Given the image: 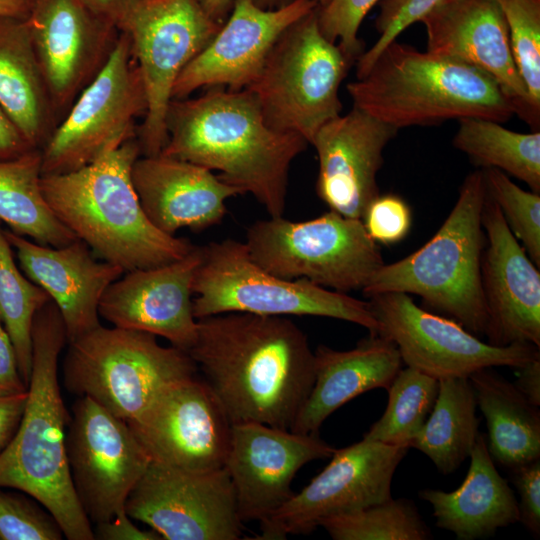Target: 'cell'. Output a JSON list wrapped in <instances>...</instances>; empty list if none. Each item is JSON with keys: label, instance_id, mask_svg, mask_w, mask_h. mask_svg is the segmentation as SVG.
Wrapping results in <instances>:
<instances>
[{"label": "cell", "instance_id": "6da1fadb", "mask_svg": "<svg viewBox=\"0 0 540 540\" xmlns=\"http://www.w3.org/2000/svg\"><path fill=\"white\" fill-rule=\"evenodd\" d=\"M188 354L231 425L290 430L315 379L307 335L286 316L228 312L197 319Z\"/></svg>", "mask_w": 540, "mask_h": 540}, {"label": "cell", "instance_id": "7a4b0ae2", "mask_svg": "<svg viewBox=\"0 0 540 540\" xmlns=\"http://www.w3.org/2000/svg\"><path fill=\"white\" fill-rule=\"evenodd\" d=\"M168 139L161 154L209 170L250 193L270 217L283 216L291 163L309 144L270 127L247 90L211 89L196 98L172 99Z\"/></svg>", "mask_w": 540, "mask_h": 540}, {"label": "cell", "instance_id": "3957f363", "mask_svg": "<svg viewBox=\"0 0 540 540\" xmlns=\"http://www.w3.org/2000/svg\"><path fill=\"white\" fill-rule=\"evenodd\" d=\"M67 343L63 318L50 299L34 317L27 402L13 440L0 455V488H15L35 499L54 516L67 539L93 540L66 455L70 414L60 391L58 365Z\"/></svg>", "mask_w": 540, "mask_h": 540}, {"label": "cell", "instance_id": "277c9868", "mask_svg": "<svg viewBox=\"0 0 540 540\" xmlns=\"http://www.w3.org/2000/svg\"><path fill=\"white\" fill-rule=\"evenodd\" d=\"M140 155L134 137L78 170L41 177L43 196L61 223L124 272L177 261L195 247L146 216L131 179Z\"/></svg>", "mask_w": 540, "mask_h": 540}, {"label": "cell", "instance_id": "5b68a950", "mask_svg": "<svg viewBox=\"0 0 540 540\" xmlns=\"http://www.w3.org/2000/svg\"><path fill=\"white\" fill-rule=\"evenodd\" d=\"M347 91L353 106L398 129L467 117L504 123L515 115L511 100L485 72L397 40Z\"/></svg>", "mask_w": 540, "mask_h": 540}, {"label": "cell", "instance_id": "8992f818", "mask_svg": "<svg viewBox=\"0 0 540 540\" xmlns=\"http://www.w3.org/2000/svg\"><path fill=\"white\" fill-rule=\"evenodd\" d=\"M483 170L469 173L458 199L435 235L417 251L383 264L362 289L365 297L383 292L415 294L435 313L483 337L487 312L481 283L485 248L482 210Z\"/></svg>", "mask_w": 540, "mask_h": 540}, {"label": "cell", "instance_id": "52a82bcc", "mask_svg": "<svg viewBox=\"0 0 540 540\" xmlns=\"http://www.w3.org/2000/svg\"><path fill=\"white\" fill-rule=\"evenodd\" d=\"M67 344L65 388L126 422L135 420L165 387L198 374L187 352L162 346L157 336L143 331L100 325Z\"/></svg>", "mask_w": 540, "mask_h": 540}, {"label": "cell", "instance_id": "ba28073f", "mask_svg": "<svg viewBox=\"0 0 540 540\" xmlns=\"http://www.w3.org/2000/svg\"><path fill=\"white\" fill-rule=\"evenodd\" d=\"M193 279L196 319L243 312L271 316H321L355 323L377 334L368 301L319 286L306 279L275 276L250 257L245 243L234 239L202 246Z\"/></svg>", "mask_w": 540, "mask_h": 540}, {"label": "cell", "instance_id": "9c48e42d", "mask_svg": "<svg viewBox=\"0 0 540 540\" xmlns=\"http://www.w3.org/2000/svg\"><path fill=\"white\" fill-rule=\"evenodd\" d=\"M317 8L279 37L260 74L245 88L270 127L310 144L324 124L341 115L339 87L353 64L320 31Z\"/></svg>", "mask_w": 540, "mask_h": 540}, {"label": "cell", "instance_id": "30bf717a", "mask_svg": "<svg viewBox=\"0 0 540 540\" xmlns=\"http://www.w3.org/2000/svg\"><path fill=\"white\" fill-rule=\"evenodd\" d=\"M245 244L251 259L267 272L341 293L362 291L384 264L362 220L331 210L306 221L283 216L257 221L248 228Z\"/></svg>", "mask_w": 540, "mask_h": 540}, {"label": "cell", "instance_id": "8fae6325", "mask_svg": "<svg viewBox=\"0 0 540 540\" xmlns=\"http://www.w3.org/2000/svg\"><path fill=\"white\" fill-rule=\"evenodd\" d=\"M220 27L198 0L128 1L117 28L130 39L146 95L137 138L142 156H155L163 150L173 87Z\"/></svg>", "mask_w": 540, "mask_h": 540}, {"label": "cell", "instance_id": "7c38bea8", "mask_svg": "<svg viewBox=\"0 0 540 540\" xmlns=\"http://www.w3.org/2000/svg\"><path fill=\"white\" fill-rule=\"evenodd\" d=\"M146 95L128 35L119 30L111 53L41 149L42 175L78 170L135 137Z\"/></svg>", "mask_w": 540, "mask_h": 540}, {"label": "cell", "instance_id": "4fadbf2b", "mask_svg": "<svg viewBox=\"0 0 540 540\" xmlns=\"http://www.w3.org/2000/svg\"><path fill=\"white\" fill-rule=\"evenodd\" d=\"M377 334L392 341L408 367L435 379L468 378L479 369H517L540 358L529 343L496 346L456 321L417 306L409 294L383 292L368 297Z\"/></svg>", "mask_w": 540, "mask_h": 540}, {"label": "cell", "instance_id": "5bb4252c", "mask_svg": "<svg viewBox=\"0 0 540 540\" xmlns=\"http://www.w3.org/2000/svg\"><path fill=\"white\" fill-rule=\"evenodd\" d=\"M66 455L75 493L89 521L125 513L126 500L151 459L129 424L89 397L72 406Z\"/></svg>", "mask_w": 540, "mask_h": 540}, {"label": "cell", "instance_id": "9a60e30c", "mask_svg": "<svg viewBox=\"0 0 540 540\" xmlns=\"http://www.w3.org/2000/svg\"><path fill=\"white\" fill-rule=\"evenodd\" d=\"M125 511L166 540H239L243 522L225 468L189 471L151 461Z\"/></svg>", "mask_w": 540, "mask_h": 540}, {"label": "cell", "instance_id": "2e32d148", "mask_svg": "<svg viewBox=\"0 0 540 540\" xmlns=\"http://www.w3.org/2000/svg\"><path fill=\"white\" fill-rule=\"evenodd\" d=\"M409 449L365 439L336 449L307 486L259 522L260 534L255 539L308 534L326 518L391 498L394 473Z\"/></svg>", "mask_w": 540, "mask_h": 540}, {"label": "cell", "instance_id": "e0dca14e", "mask_svg": "<svg viewBox=\"0 0 540 540\" xmlns=\"http://www.w3.org/2000/svg\"><path fill=\"white\" fill-rule=\"evenodd\" d=\"M127 423L151 461L199 472L224 468L232 425L198 374L165 387Z\"/></svg>", "mask_w": 540, "mask_h": 540}, {"label": "cell", "instance_id": "ac0fdd59", "mask_svg": "<svg viewBox=\"0 0 540 540\" xmlns=\"http://www.w3.org/2000/svg\"><path fill=\"white\" fill-rule=\"evenodd\" d=\"M29 1L31 38L58 124L108 59L119 29L83 0Z\"/></svg>", "mask_w": 540, "mask_h": 540}, {"label": "cell", "instance_id": "d6986e66", "mask_svg": "<svg viewBox=\"0 0 540 540\" xmlns=\"http://www.w3.org/2000/svg\"><path fill=\"white\" fill-rule=\"evenodd\" d=\"M335 450L318 433L302 434L255 422L232 425L224 468L240 520H265L293 496L291 483L299 469L331 457Z\"/></svg>", "mask_w": 540, "mask_h": 540}, {"label": "cell", "instance_id": "ffe728a7", "mask_svg": "<svg viewBox=\"0 0 540 540\" xmlns=\"http://www.w3.org/2000/svg\"><path fill=\"white\" fill-rule=\"evenodd\" d=\"M318 6L316 0H292L265 9L255 0H234L227 22L179 75L172 98H186L203 87L247 88L279 37Z\"/></svg>", "mask_w": 540, "mask_h": 540}, {"label": "cell", "instance_id": "44dd1931", "mask_svg": "<svg viewBox=\"0 0 540 540\" xmlns=\"http://www.w3.org/2000/svg\"><path fill=\"white\" fill-rule=\"evenodd\" d=\"M485 248L481 283L488 343H529L540 348V272L488 196L482 210Z\"/></svg>", "mask_w": 540, "mask_h": 540}, {"label": "cell", "instance_id": "7402d4cb", "mask_svg": "<svg viewBox=\"0 0 540 540\" xmlns=\"http://www.w3.org/2000/svg\"><path fill=\"white\" fill-rule=\"evenodd\" d=\"M202 255L195 245L177 261L125 272L103 294L99 315L114 327L163 337L188 352L197 336L192 285Z\"/></svg>", "mask_w": 540, "mask_h": 540}, {"label": "cell", "instance_id": "603a6c76", "mask_svg": "<svg viewBox=\"0 0 540 540\" xmlns=\"http://www.w3.org/2000/svg\"><path fill=\"white\" fill-rule=\"evenodd\" d=\"M398 128L355 106L324 124L314 136L318 197L342 216L361 219L380 192L377 174L383 152Z\"/></svg>", "mask_w": 540, "mask_h": 540}, {"label": "cell", "instance_id": "cb8c5ba5", "mask_svg": "<svg viewBox=\"0 0 540 540\" xmlns=\"http://www.w3.org/2000/svg\"><path fill=\"white\" fill-rule=\"evenodd\" d=\"M420 22L425 27L428 52L488 74L511 100L515 114L523 118L526 90L514 63L506 20L496 0H441Z\"/></svg>", "mask_w": 540, "mask_h": 540}, {"label": "cell", "instance_id": "d4e9b609", "mask_svg": "<svg viewBox=\"0 0 540 540\" xmlns=\"http://www.w3.org/2000/svg\"><path fill=\"white\" fill-rule=\"evenodd\" d=\"M23 273L57 306L68 342L99 327V303L107 288L125 272L95 259L80 239L61 246L38 244L4 230Z\"/></svg>", "mask_w": 540, "mask_h": 540}, {"label": "cell", "instance_id": "484cf974", "mask_svg": "<svg viewBox=\"0 0 540 540\" xmlns=\"http://www.w3.org/2000/svg\"><path fill=\"white\" fill-rule=\"evenodd\" d=\"M131 179L150 222L169 235L181 228L198 232L219 223L227 212L226 201L242 195L211 170L161 153L140 155Z\"/></svg>", "mask_w": 540, "mask_h": 540}, {"label": "cell", "instance_id": "4316f807", "mask_svg": "<svg viewBox=\"0 0 540 540\" xmlns=\"http://www.w3.org/2000/svg\"><path fill=\"white\" fill-rule=\"evenodd\" d=\"M315 379L291 431L318 433L337 409L367 391L388 389L403 365L396 345L369 334L350 350L319 345L314 351Z\"/></svg>", "mask_w": 540, "mask_h": 540}, {"label": "cell", "instance_id": "83f0119b", "mask_svg": "<svg viewBox=\"0 0 540 540\" xmlns=\"http://www.w3.org/2000/svg\"><path fill=\"white\" fill-rule=\"evenodd\" d=\"M469 458L467 475L456 490L419 491L433 509L436 526L459 540L491 537L519 520L515 494L497 471L484 434H479Z\"/></svg>", "mask_w": 540, "mask_h": 540}, {"label": "cell", "instance_id": "f1b7e54d", "mask_svg": "<svg viewBox=\"0 0 540 540\" xmlns=\"http://www.w3.org/2000/svg\"><path fill=\"white\" fill-rule=\"evenodd\" d=\"M0 105L33 148L57 126L27 17L0 16Z\"/></svg>", "mask_w": 540, "mask_h": 540}, {"label": "cell", "instance_id": "f546056e", "mask_svg": "<svg viewBox=\"0 0 540 540\" xmlns=\"http://www.w3.org/2000/svg\"><path fill=\"white\" fill-rule=\"evenodd\" d=\"M486 419L487 446L495 463L512 470L540 459V411L493 367L469 377Z\"/></svg>", "mask_w": 540, "mask_h": 540}, {"label": "cell", "instance_id": "4dcf8cb0", "mask_svg": "<svg viewBox=\"0 0 540 540\" xmlns=\"http://www.w3.org/2000/svg\"><path fill=\"white\" fill-rule=\"evenodd\" d=\"M42 156L33 149L0 161V222L20 236L51 247L65 246L77 237L55 216L41 189Z\"/></svg>", "mask_w": 540, "mask_h": 540}, {"label": "cell", "instance_id": "1f68e13d", "mask_svg": "<svg viewBox=\"0 0 540 540\" xmlns=\"http://www.w3.org/2000/svg\"><path fill=\"white\" fill-rule=\"evenodd\" d=\"M476 396L469 378L439 380L434 406L410 448L425 454L442 474L466 460L480 434Z\"/></svg>", "mask_w": 540, "mask_h": 540}, {"label": "cell", "instance_id": "d6a6232c", "mask_svg": "<svg viewBox=\"0 0 540 540\" xmlns=\"http://www.w3.org/2000/svg\"><path fill=\"white\" fill-rule=\"evenodd\" d=\"M458 121L452 141L457 150L465 153L474 165L498 169L540 194V131L519 133L483 118Z\"/></svg>", "mask_w": 540, "mask_h": 540}, {"label": "cell", "instance_id": "836d02e7", "mask_svg": "<svg viewBox=\"0 0 540 540\" xmlns=\"http://www.w3.org/2000/svg\"><path fill=\"white\" fill-rule=\"evenodd\" d=\"M49 300V295L18 268L0 223V318L14 345L26 386L32 371L34 317Z\"/></svg>", "mask_w": 540, "mask_h": 540}, {"label": "cell", "instance_id": "e575fe53", "mask_svg": "<svg viewBox=\"0 0 540 540\" xmlns=\"http://www.w3.org/2000/svg\"><path fill=\"white\" fill-rule=\"evenodd\" d=\"M439 381L411 367L400 369L388 387V404L363 439L387 445L411 446L430 414Z\"/></svg>", "mask_w": 540, "mask_h": 540}, {"label": "cell", "instance_id": "d590c367", "mask_svg": "<svg viewBox=\"0 0 540 540\" xmlns=\"http://www.w3.org/2000/svg\"><path fill=\"white\" fill-rule=\"evenodd\" d=\"M334 540H426L432 537L417 506L410 499L392 497L360 510L324 519Z\"/></svg>", "mask_w": 540, "mask_h": 540}, {"label": "cell", "instance_id": "8d00e7d4", "mask_svg": "<svg viewBox=\"0 0 540 540\" xmlns=\"http://www.w3.org/2000/svg\"><path fill=\"white\" fill-rule=\"evenodd\" d=\"M506 20L510 48L526 90L522 120L540 131V0H496Z\"/></svg>", "mask_w": 540, "mask_h": 540}, {"label": "cell", "instance_id": "74e56055", "mask_svg": "<svg viewBox=\"0 0 540 540\" xmlns=\"http://www.w3.org/2000/svg\"><path fill=\"white\" fill-rule=\"evenodd\" d=\"M482 170L488 196L498 205L509 229L539 268L540 194L523 190L498 169Z\"/></svg>", "mask_w": 540, "mask_h": 540}, {"label": "cell", "instance_id": "f35d334b", "mask_svg": "<svg viewBox=\"0 0 540 540\" xmlns=\"http://www.w3.org/2000/svg\"><path fill=\"white\" fill-rule=\"evenodd\" d=\"M54 516L27 497L0 491V540H60Z\"/></svg>", "mask_w": 540, "mask_h": 540}, {"label": "cell", "instance_id": "ab89813d", "mask_svg": "<svg viewBox=\"0 0 540 540\" xmlns=\"http://www.w3.org/2000/svg\"><path fill=\"white\" fill-rule=\"evenodd\" d=\"M381 0H330L318 6L317 21L322 34L336 43L354 63L364 52L358 31L365 16Z\"/></svg>", "mask_w": 540, "mask_h": 540}, {"label": "cell", "instance_id": "60d3db41", "mask_svg": "<svg viewBox=\"0 0 540 540\" xmlns=\"http://www.w3.org/2000/svg\"><path fill=\"white\" fill-rule=\"evenodd\" d=\"M441 0H381L375 27L379 38L356 61L357 79L362 78L379 53L409 26L421 18Z\"/></svg>", "mask_w": 540, "mask_h": 540}, {"label": "cell", "instance_id": "b9f144b4", "mask_svg": "<svg viewBox=\"0 0 540 540\" xmlns=\"http://www.w3.org/2000/svg\"><path fill=\"white\" fill-rule=\"evenodd\" d=\"M368 235L377 244H395L409 233L411 210L406 201L395 194L378 195L366 207L361 218Z\"/></svg>", "mask_w": 540, "mask_h": 540}, {"label": "cell", "instance_id": "7bdbcfd3", "mask_svg": "<svg viewBox=\"0 0 540 540\" xmlns=\"http://www.w3.org/2000/svg\"><path fill=\"white\" fill-rule=\"evenodd\" d=\"M511 480L520 497L519 522L535 537L540 536V459L512 470Z\"/></svg>", "mask_w": 540, "mask_h": 540}, {"label": "cell", "instance_id": "ee69618b", "mask_svg": "<svg viewBox=\"0 0 540 540\" xmlns=\"http://www.w3.org/2000/svg\"><path fill=\"white\" fill-rule=\"evenodd\" d=\"M27 391L18 366L12 340L0 318V395H12Z\"/></svg>", "mask_w": 540, "mask_h": 540}, {"label": "cell", "instance_id": "f6af8a7d", "mask_svg": "<svg viewBox=\"0 0 540 540\" xmlns=\"http://www.w3.org/2000/svg\"><path fill=\"white\" fill-rule=\"evenodd\" d=\"M94 537L100 540H161L154 530L137 527L128 516L122 513L113 519L95 524Z\"/></svg>", "mask_w": 540, "mask_h": 540}, {"label": "cell", "instance_id": "bcb514c9", "mask_svg": "<svg viewBox=\"0 0 540 540\" xmlns=\"http://www.w3.org/2000/svg\"><path fill=\"white\" fill-rule=\"evenodd\" d=\"M28 392L0 395V455L13 440L27 402Z\"/></svg>", "mask_w": 540, "mask_h": 540}, {"label": "cell", "instance_id": "7dc6e473", "mask_svg": "<svg viewBox=\"0 0 540 540\" xmlns=\"http://www.w3.org/2000/svg\"><path fill=\"white\" fill-rule=\"evenodd\" d=\"M22 132L0 105V161L17 158L33 150Z\"/></svg>", "mask_w": 540, "mask_h": 540}, {"label": "cell", "instance_id": "c3c4849f", "mask_svg": "<svg viewBox=\"0 0 540 540\" xmlns=\"http://www.w3.org/2000/svg\"><path fill=\"white\" fill-rule=\"evenodd\" d=\"M517 379L513 384L533 405L540 406V358L531 360L515 369Z\"/></svg>", "mask_w": 540, "mask_h": 540}, {"label": "cell", "instance_id": "681fc988", "mask_svg": "<svg viewBox=\"0 0 540 540\" xmlns=\"http://www.w3.org/2000/svg\"><path fill=\"white\" fill-rule=\"evenodd\" d=\"M205 12L216 21L226 14L232 0H198ZM292 0H255L265 9H274L289 3Z\"/></svg>", "mask_w": 540, "mask_h": 540}, {"label": "cell", "instance_id": "f907efd6", "mask_svg": "<svg viewBox=\"0 0 540 540\" xmlns=\"http://www.w3.org/2000/svg\"><path fill=\"white\" fill-rule=\"evenodd\" d=\"M100 17L117 26L129 0H83Z\"/></svg>", "mask_w": 540, "mask_h": 540}, {"label": "cell", "instance_id": "816d5d0a", "mask_svg": "<svg viewBox=\"0 0 540 540\" xmlns=\"http://www.w3.org/2000/svg\"><path fill=\"white\" fill-rule=\"evenodd\" d=\"M29 0H0V16L27 17Z\"/></svg>", "mask_w": 540, "mask_h": 540}, {"label": "cell", "instance_id": "f5cc1de1", "mask_svg": "<svg viewBox=\"0 0 540 540\" xmlns=\"http://www.w3.org/2000/svg\"><path fill=\"white\" fill-rule=\"evenodd\" d=\"M320 7L325 6L330 0H316Z\"/></svg>", "mask_w": 540, "mask_h": 540}]
</instances>
